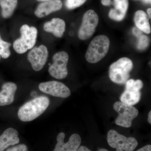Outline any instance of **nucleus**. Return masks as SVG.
<instances>
[{"mask_svg":"<svg viewBox=\"0 0 151 151\" xmlns=\"http://www.w3.org/2000/svg\"><path fill=\"white\" fill-rule=\"evenodd\" d=\"M49 103V99L45 96L34 98L19 108L18 113L19 119L23 122L35 120L46 111Z\"/></svg>","mask_w":151,"mask_h":151,"instance_id":"obj_1","label":"nucleus"},{"mask_svg":"<svg viewBox=\"0 0 151 151\" xmlns=\"http://www.w3.org/2000/svg\"><path fill=\"white\" fill-rule=\"evenodd\" d=\"M110 42L105 35L97 36L89 44L85 55L87 62L95 63L99 62L108 53Z\"/></svg>","mask_w":151,"mask_h":151,"instance_id":"obj_2","label":"nucleus"},{"mask_svg":"<svg viewBox=\"0 0 151 151\" xmlns=\"http://www.w3.org/2000/svg\"><path fill=\"white\" fill-rule=\"evenodd\" d=\"M133 68V63L131 59L127 57L122 58L110 65L109 77L111 81L116 84H126Z\"/></svg>","mask_w":151,"mask_h":151,"instance_id":"obj_3","label":"nucleus"},{"mask_svg":"<svg viewBox=\"0 0 151 151\" xmlns=\"http://www.w3.org/2000/svg\"><path fill=\"white\" fill-rule=\"evenodd\" d=\"M20 37L14 42L13 47L17 53L23 54L35 45L37 36L36 28L24 24L21 27Z\"/></svg>","mask_w":151,"mask_h":151,"instance_id":"obj_4","label":"nucleus"},{"mask_svg":"<svg viewBox=\"0 0 151 151\" xmlns=\"http://www.w3.org/2000/svg\"><path fill=\"white\" fill-rule=\"evenodd\" d=\"M107 141L109 146L116 149V151H133L138 145L135 138L127 137L114 130L108 132Z\"/></svg>","mask_w":151,"mask_h":151,"instance_id":"obj_5","label":"nucleus"},{"mask_svg":"<svg viewBox=\"0 0 151 151\" xmlns=\"http://www.w3.org/2000/svg\"><path fill=\"white\" fill-rule=\"evenodd\" d=\"M113 108L119 114L115 123L118 126L125 128H129L132 126V121L137 118L139 114L138 110L133 105L119 101L114 103Z\"/></svg>","mask_w":151,"mask_h":151,"instance_id":"obj_6","label":"nucleus"},{"mask_svg":"<svg viewBox=\"0 0 151 151\" xmlns=\"http://www.w3.org/2000/svg\"><path fill=\"white\" fill-rule=\"evenodd\" d=\"M143 86V82L139 79L128 80L126 83V89L120 97L121 102L129 105L137 104L140 100V91Z\"/></svg>","mask_w":151,"mask_h":151,"instance_id":"obj_7","label":"nucleus"},{"mask_svg":"<svg viewBox=\"0 0 151 151\" xmlns=\"http://www.w3.org/2000/svg\"><path fill=\"white\" fill-rule=\"evenodd\" d=\"M68 58V54L65 51L59 52L54 54L52 57L53 63L48 69L50 75L57 79L65 78L68 73L67 65Z\"/></svg>","mask_w":151,"mask_h":151,"instance_id":"obj_8","label":"nucleus"},{"mask_svg":"<svg viewBox=\"0 0 151 151\" xmlns=\"http://www.w3.org/2000/svg\"><path fill=\"white\" fill-rule=\"evenodd\" d=\"M99 22L98 15L93 10H89L84 13L82 24L78 32V36L81 40L91 37L95 32Z\"/></svg>","mask_w":151,"mask_h":151,"instance_id":"obj_9","label":"nucleus"},{"mask_svg":"<svg viewBox=\"0 0 151 151\" xmlns=\"http://www.w3.org/2000/svg\"><path fill=\"white\" fill-rule=\"evenodd\" d=\"M39 88L44 93L61 98H67L71 94L68 87L59 81H53L42 82L39 85Z\"/></svg>","mask_w":151,"mask_h":151,"instance_id":"obj_10","label":"nucleus"},{"mask_svg":"<svg viewBox=\"0 0 151 151\" xmlns=\"http://www.w3.org/2000/svg\"><path fill=\"white\" fill-rule=\"evenodd\" d=\"M48 52L46 46L41 45L32 48L27 55L28 60L33 69L38 71L42 69L47 60Z\"/></svg>","mask_w":151,"mask_h":151,"instance_id":"obj_11","label":"nucleus"},{"mask_svg":"<svg viewBox=\"0 0 151 151\" xmlns=\"http://www.w3.org/2000/svg\"><path fill=\"white\" fill-rule=\"evenodd\" d=\"M65 134L60 132L57 137V143L53 151H76L81 143V138L79 134H74L70 136L67 143H64Z\"/></svg>","mask_w":151,"mask_h":151,"instance_id":"obj_12","label":"nucleus"},{"mask_svg":"<svg viewBox=\"0 0 151 151\" xmlns=\"http://www.w3.org/2000/svg\"><path fill=\"white\" fill-rule=\"evenodd\" d=\"M63 4L60 0H52L42 2L39 4L35 12L36 16L42 18L50 14L59 11L62 8Z\"/></svg>","mask_w":151,"mask_h":151,"instance_id":"obj_13","label":"nucleus"},{"mask_svg":"<svg viewBox=\"0 0 151 151\" xmlns=\"http://www.w3.org/2000/svg\"><path fill=\"white\" fill-rule=\"evenodd\" d=\"M17 89V85L13 82H6L3 84L0 92V106L9 105L13 103Z\"/></svg>","mask_w":151,"mask_h":151,"instance_id":"obj_14","label":"nucleus"},{"mask_svg":"<svg viewBox=\"0 0 151 151\" xmlns=\"http://www.w3.org/2000/svg\"><path fill=\"white\" fill-rule=\"evenodd\" d=\"M114 8L109 13L110 18L116 21L124 19L129 8V0H114Z\"/></svg>","mask_w":151,"mask_h":151,"instance_id":"obj_15","label":"nucleus"},{"mask_svg":"<svg viewBox=\"0 0 151 151\" xmlns=\"http://www.w3.org/2000/svg\"><path fill=\"white\" fill-rule=\"evenodd\" d=\"M18 132L13 128L6 129L0 136V151H4L9 146L14 145L19 142Z\"/></svg>","mask_w":151,"mask_h":151,"instance_id":"obj_16","label":"nucleus"},{"mask_svg":"<svg viewBox=\"0 0 151 151\" xmlns=\"http://www.w3.org/2000/svg\"><path fill=\"white\" fill-rule=\"evenodd\" d=\"M43 28L45 31L51 33L56 37H61L65 31V22L62 19L55 18L45 22Z\"/></svg>","mask_w":151,"mask_h":151,"instance_id":"obj_17","label":"nucleus"},{"mask_svg":"<svg viewBox=\"0 0 151 151\" xmlns=\"http://www.w3.org/2000/svg\"><path fill=\"white\" fill-rule=\"evenodd\" d=\"M134 22L137 27L146 34L151 32V27L147 15L144 11L138 10L135 13Z\"/></svg>","mask_w":151,"mask_h":151,"instance_id":"obj_18","label":"nucleus"},{"mask_svg":"<svg viewBox=\"0 0 151 151\" xmlns=\"http://www.w3.org/2000/svg\"><path fill=\"white\" fill-rule=\"evenodd\" d=\"M17 5V0H0L1 14L4 18L12 16Z\"/></svg>","mask_w":151,"mask_h":151,"instance_id":"obj_19","label":"nucleus"},{"mask_svg":"<svg viewBox=\"0 0 151 151\" xmlns=\"http://www.w3.org/2000/svg\"><path fill=\"white\" fill-rule=\"evenodd\" d=\"M11 45L9 42L4 41L1 38L0 35V55L3 58H8L11 55L9 47Z\"/></svg>","mask_w":151,"mask_h":151,"instance_id":"obj_20","label":"nucleus"},{"mask_svg":"<svg viewBox=\"0 0 151 151\" xmlns=\"http://www.w3.org/2000/svg\"><path fill=\"white\" fill-rule=\"evenodd\" d=\"M86 0H66L65 5L68 9L71 10L78 8L83 5Z\"/></svg>","mask_w":151,"mask_h":151,"instance_id":"obj_21","label":"nucleus"},{"mask_svg":"<svg viewBox=\"0 0 151 151\" xmlns=\"http://www.w3.org/2000/svg\"><path fill=\"white\" fill-rule=\"evenodd\" d=\"M150 40L147 36L142 35L139 38L137 48L140 50H144L149 46Z\"/></svg>","mask_w":151,"mask_h":151,"instance_id":"obj_22","label":"nucleus"},{"mask_svg":"<svg viewBox=\"0 0 151 151\" xmlns=\"http://www.w3.org/2000/svg\"><path fill=\"white\" fill-rule=\"evenodd\" d=\"M28 149L27 145L24 144H21L10 148L6 151H28Z\"/></svg>","mask_w":151,"mask_h":151,"instance_id":"obj_23","label":"nucleus"},{"mask_svg":"<svg viewBox=\"0 0 151 151\" xmlns=\"http://www.w3.org/2000/svg\"><path fill=\"white\" fill-rule=\"evenodd\" d=\"M132 32H133V34L137 37L139 38L142 35V31L139 29L137 27H134Z\"/></svg>","mask_w":151,"mask_h":151,"instance_id":"obj_24","label":"nucleus"},{"mask_svg":"<svg viewBox=\"0 0 151 151\" xmlns=\"http://www.w3.org/2000/svg\"><path fill=\"white\" fill-rule=\"evenodd\" d=\"M136 151H151V145H147Z\"/></svg>","mask_w":151,"mask_h":151,"instance_id":"obj_25","label":"nucleus"},{"mask_svg":"<svg viewBox=\"0 0 151 151\" xmlns=\"http://www.w3.org/2000/svg\"><path fill=\"white\" fill-rule=\"evenodd\" d=\"M101 3L103 5L109 6L111 4V0H101Z\"/></svg>","mask_w":151,"mask_h":151,"instance_id":"obj_26","label":"nucleus"},{"mask_svg":"<svg viewBox=\"0 0 151 151\" xmlns=\"http://www.w3.org/2000/svg\"><path fill=\"white\" fill-rule=\"evenodd\" d=\"M76 151H91L87 147L84 146H81L79 147Z\"/></svg>","mask_w":151,"mask_h":151,"instance_id":"obj_27","label":"nucleus"},{"mask_svg":"<svg viewBox=\"0 0 151 151\" xmlns=\"http://www.w3.org/2000/svg\"><path fill=\"white\" fill-rule=\"evenodd\" d=\"M148 122L149 124H151V111L149 112L148 114Z\"/></svg>","mask_w":151,"mask_h":151,"instance_id":"obj_28","label":"nucleus"},{"mask_svg":"<svg viewBox=\"0 0 151 151\" xmlns=\"http://www.w3.org/2000/svg\"><path fill=\"white\" fill-rule=\"evenodd\" d=\"M147 12L148 14L149 18L151 19V8H149L147 9Z\"/></svg>","mask_w":151,"mask_h":151,"instance_id":"obj_29","label":"nucleus"},{"mask_svg":"<svg viewBox=\"0 0 151 151\" xmlns=\"http://www.w3.org/2000/svg\"><path fill=\"white\" fill-rule=\"evenodd\" d=\"M97 151H109L108 150H107V149H106L101 148V149H99V150H97Z\"/></svg>","mask_w":151,"mask_h":151,"instance_id":"obj_30","label":"nucleus"},{"mask_svg":"<svg viewBox=\"0 0 151 151\" xmlns=\"http://www.w3.org/2000/svg\"><path fill=\"white\" fill-rule=\"evenodd\" d=\"M146 3H150L151 0H143Z\"/></svg>","mask_w":151,"mask_h":151,"instance_id":"obj_31","label":"nucleus"},{"mask_svg":"<svg viewBox=\"0 0 151 151\" xmlns=\"http://www.w3.org/2000/svg\"><path fill=\"white\" fill-rule=\"evenodd\" d=\"M38 1L43 2L45 1H52V0H37Z\"/></svg>","mask_w":151,"mask_h":151,"instance_id":"obj_32","label":"nucleus"},{"mask_svg":"<svg viewBox=\"0 0 151 151\" xmlns=\"http://www.w3.org/2000/svg\"><path fill=\"white\" fill-rule=\"evenodd\" d=\"M1 55H0V59H1Z\"/></svg>","mask_w":151,"mask_h":151,"instance_id":"obj_33","label":"nucleus"}]
</instances>
